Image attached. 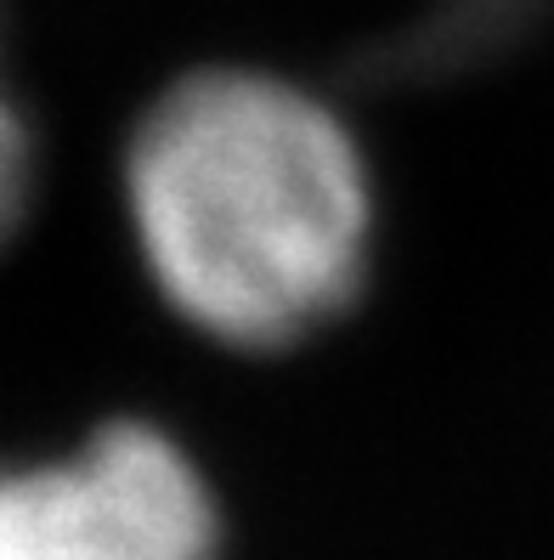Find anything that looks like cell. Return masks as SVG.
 <instances>
[{
    "mask_svg": "<svg viewBox=\"0 0 554 560\" xmlns=\"http://www.w3.org/2000/svg\"><path fill=\"white\" fill-rule=\"evenodd\" d=\"M125 205L158 294L210 340L295 346L363 289V148L322 96L278 74L176 80L130 130Z\"/></svg>",
    "mask_w": 554,
    "mask_h": 560,
    "instance_id": "1",
    "label": "cell"
},
{
    "mask_svg": "<svg viewBox=\"0 0 554 560\" xmlns=\"http://www.w3.org/2000/svg\"><path fill=\"white\" fill-rule=\"evenodd\" d=\"M215 499L153 424H108L57 465L0 470V560H215Z\"/></svg>",
    "mask_w": 554,
    "mask_h": 560,
    "instance_id": "2",
    "label": "cell"
},
{
    "mask_svg": "<svg viewBox=\"0 0 554 560\" xmlns=\"http://www.w3.org/2000/svg\"><path fill=\"white\" fill-rule=\"evenodd\" d=\"M549 18L554 0H431V12H419L397 35H385L356 74L379 91L441 85L498 62Z\"/></svg>",
    "mask_w": 554,
    "mask_h": 560,
    "instance_id": "3",
    "label": "cell"
},
{
    "mask_svg": "<svg viewBox=\"0 0 554 560\" xmlns=\"http://www.w3.org/2000/svg\"><path fill=\"white\" fill-rule=\"evenodd\" d=\"M28 192H35V148H28V125L17 103L0 91V249L28 215Z\"/></svg>",
    "mask_w": 554,
    "mask_h": 560,
    "instance_id": "4",
    "label": "cell"
}]
</instances>
